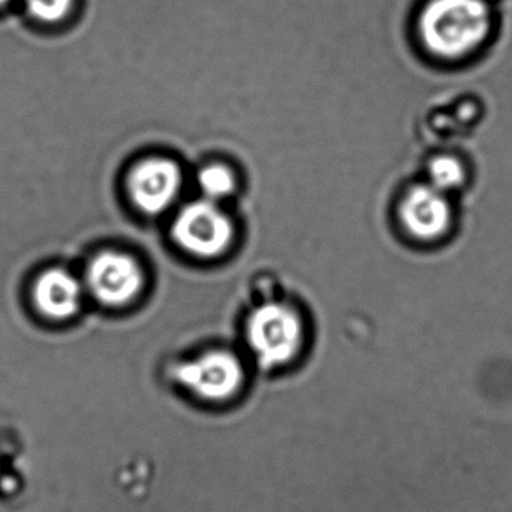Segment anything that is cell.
<instances>
[{"mask_svg": "<svg viewBox=\"0 0 512 512\" xmlns=\"http://www.w3.org/2000/svg\"><path fill=\"white\" fill-rule=\"evenodd\" d=\"M310 329L301 311L287 302L266 301L244 323V353L251 367L281 374L299 367L310 352Z\"/></svg>", "mask_w": 512, "mask_h": 512, "instance_id": "1", "label": "cell"}, {"mask_svg": "<svg viewBox=\"0 0 512 512\" xmlns=\"http://www.w3.org/2000/svg\"><path fill=\"white\" fill-rule=\"evenodd\" d=\"M421 35L434 55L458 58L490 34V8L484 0H431L422 11Z\"/></svg>", "mask_w": 512, "mask_h": 512, "instance_id": "2", "label": "cell"}, {"mask_svg": "<svg viewBox=\"0 0 512 512\" xmlns=\"http://www.w3.org/2000/svg\"><path fill=\"white\" fill-rule=\"evenodd\" d=\"M250 361L244 352L215 347L176 367V380L197 400L212 406L236 403L250 380Z\"/></svg>", "mask_w": 512, "mask_h": 512, "instance_id": "3", "label": "cell"}, {"mask_svg": "<svg viewBox=\"0 0 512 512\" xmlns=\"http://www.w3.org/2000/svg\"><path fill=\"white\" fill-rule=\"evenodd\" d=\"M232 236L229 218L211 202L191 203L179 214L173 226L176 242L188 253L200 257L223 253Z\"/></svg>", "mask_w": 512, "mask_h": 512, "instance_id": "4", "label": "cell"}, {"mask_svg": "<svg viewBox=\"0 0 512 512\" xmlns=\"http://www.w3.org/2000/svg\"><path fill=\"white\" fill-rule=\"evenodd\" d=\"M88 286L101 304L122 307L130 304L142 290V271L124 254H100L89 265Z\"/></svg>", "mask_w": 512, "mask_h": 512, "instance_id": "5", "label": "cell"}, {"mask_svg": "<svg viewBox=\"0 0 512 512\" xmlns=\"http://www.w3.org/2000/svg\"><path fill=\"white\" fill-rule=\"evenodd\" d=\"M181 187L178 166L167 160H148L139 164L130 176V194L134 205L155 215L175 200Z\"/></svg>", "mask_w": 512, "mask_h": 512, "instance_id": "6", "label": "cell"}, {"mask_svg": "<svg viewBox=\"0 0 512 512\" xmlns=\"http://www.w3.org/2000/svg\"><path fill=\"white\" fill-rule=\"evenodd\" d=\"M401 218L416 238L433 239L448 229L451 209L442 191L433 185H419L401 203Z\"/></svg>", "mask_w": 512, "mask_h": 512, "instance_id": "7", "label": "cell"}, {"mask_svg": "<svg viewBox=\"0 0 512 512\" xmlns=\"http://www.w3.org/2000/svg\"><path fill=\"white\" fill-rule=\"evenodd\" d=\"M34 298L44 316L55 320L70 319L79 311L82 289L73 275L53 269L37 281Z\"/></svg>", "mask_w": 512, "mask_h": 512, "instance_id": "8", "label": "cell"}, {"mask_svg": "<svg viewBox=\"0 0 512 512\" xmlns=\"http://www.w3.org/2000/svg\"><path fill=\"white\" fill-rule=\"evenodd\" d=\"M430 185L439 191L454 190L464 181V170L455 158L439 157L430 164Z\"/></svg>", "mask_w": 512, "mask_h": 512, "instance_id": "9", "label": "cell"}, {"mask_svg": "<svg viewBox=\"0 0 512 512\" xmlns=\"http://www.w3.org/2000/svg\"><path fill=\"white\" fill-rule=\"evenodd\" d=\"M199 185L209 199H223L235 190V178L226 167L209 166L199 173Z\"/></svg>", "mask_w": 512, "mask_h": 512, "instance_id": "10", "label": "cell"}, {"mask_svg": "<svg viewBox=\"0 0 512 512\" xmlns=\"http://www.w3.org/2000/svg\"><path fill=\"white\" fill-rule=\"evenodd\" d=\"M73 0H26L29 13L41 22L55 23L64 19Z\"/></svg>", "mask_w": 512, "mask_h": 512, "instance_id": "11", "label": "cell"}, {"mask_svg": "<svg viewBox=\"0 0 512 512\" xmlns=\"http://www.w3.org/2000/svg\"><path fill=\"white\" fill-rule=\"evenodd\" d=\"M7 2H10V0H0V5L7 4Z\"/></svg>", "mask_w": 512, "mask_h": 512, "instance_id": "12", "label": "cell"}]
</instances>
